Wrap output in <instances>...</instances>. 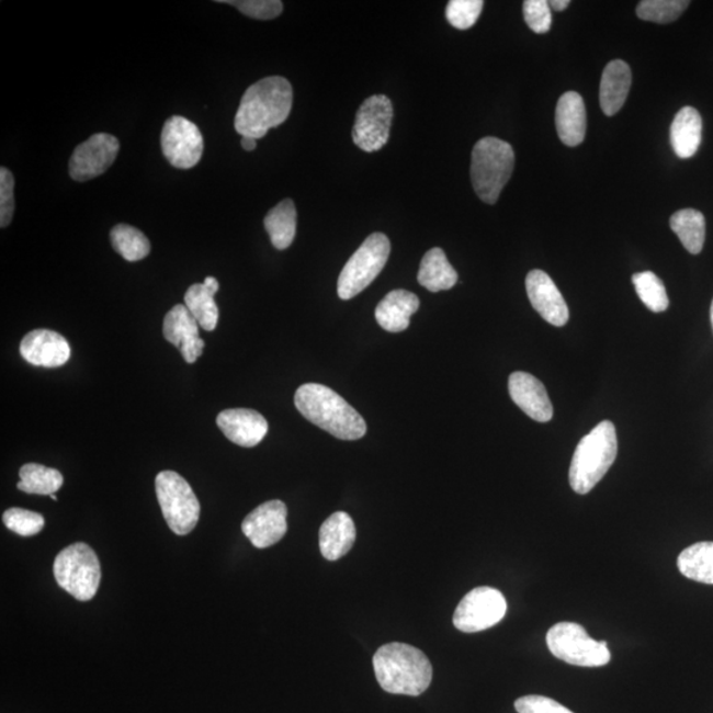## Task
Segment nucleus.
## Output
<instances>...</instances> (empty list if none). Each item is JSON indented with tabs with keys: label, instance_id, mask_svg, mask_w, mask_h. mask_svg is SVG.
<instances>
[{
	"label": "nucleus",
	"instance_id": "393cba45",
	"mask_svg": "<svg viewBox=\"0 0 713 713\" xmlns=\"http://www.w3.org/2000/svg\"><path fill=\"white\" fill-rule=\"evenodd\" d=\"M219 283L216 278L207 276L204 283H196L188 288L184 302L185 307L199 326L207 332L216 329L218 324V307L214 296L218 293Z\"/></svg>",
	"mask_w": 713,
	"mask_h": 713
},
{
	"label": "nucleus",
	"instance_id": "f257e3e1",
	"mask_svg": "<svg viewBox=\"0 0 713 713\" xmlns=\"http://www.w3.org/2000/svg\"><path fill=\"white\" fill-rule=\"evenodd\" d=\"M293 87L284 77H265L246 90L236 114L238 134L261 139L287 121L293 109Z\"/></svg>",
	"mask_w": 713,
	"mask_h": 713
},
{
	"label": "nucleus",
	"instance_id": "f3484780",
	"mask_svg": "<svg viewBox=\"0 0 713 713\" xmlns=\"http://www.w3.org/2000/svg\"><path fill=\"white\" fill-rule=\"evenodd\" d=\"M163 335L168 342L180 349L188 364H194L203 354L205 342L199 335V322L185 304L174 306L165 317Z\"/></svg>",
	"mask_w": 713,
	"mask_h": 713
},
{
	"label": "nucleus",
	"instance_id": "4468645a",
	"mask_svg": "<svg viewBox=\"0 0 713 713\" xmlns=\"http://www.w3.org/2000/svg\"><path fill=\"white\" fill-rule=\"evenodd\" d=\"M242 531L257 548L274 546L287 533V507L279 499L262 503L245 518Z\"/></svg>",
	"mask_w": 713,
	"mask_h": 713
},
{
	"label": "nucleus",
	"instance_id": "bb28decb",
	"mask_svg": "<svg viewBox=\"0 0 713 713\" xmlns=\"http://www.w3.org/2000/svg\"><path fill=\"white\" fill-rule=\"evenodd\" d=\"M297 213L293 200H283L268 213L264 228L278 250L288 249L296 236Z\"/></svg>",
	"mask_w": 713,
	"mask_h": 713
},
{
	"label": "nucleus",
	"instance_id": "58836bf2",
	"mask_svg": "<svg viewBox=\"0 0 713 713\" xmlns=\"http://www.w3.org/2000/svg\"><path fill=\"white\" fill-rule=\"evenodd\" d=\"M514 705L518 713H574L554 699L541 695L522 697Z\"/></svg>",
	"mask_w": 713,
	"mask_h": 713
},
{
	"label": "nucleus",
	"instance_id": "ea45409f",
	"mask_svg": "<svg viewBox=\"0 0 713 713\" xmlns=\"http://www.w3.org/2000/svg\"><path fill=\"white\" fill-rule=\"evenodd\" d=\"M550 9H553L554 11L561 12L564 11L568 8L570 4L569 0H551L548 2Z\"/></svg>",
	"mask_w": 713,
	"mask_h": 713
},
{
	"label": "nucleus",
	"instance_id": "2eb2a0df",
	"mask_svg": "<svg viewBox=\"0 0 713 713\" xmlns=\"http://www.w3.org/2000/svg\"><path fill=\"white\" fill-rule=\"evenodd\" d=\"M527 290L531 306L544 320L554 327L566 326L569 319L567 303L546 272L530 271L527 278Z\"/></svg>",
	"mask_w": 713,
	"mask_h": 713
},
{
	"label": "nucleus",
	"instance_id": "6e6552de",
	"mask_svg": "<svg viewBox=\"0 0 713 713\" xmlns=\"http://www.w3.org/2000/svg\"><path fill=\"white\" fill-rule=\"evenodd\" d=\"M551 654L568 665L601 667L611 660L607 642L589 637L585 627L575 622H559L546 635Z\"/></svg>",
	"mask_w": 713,
	"mask_h": 713
},
{
	"label": "nucleus",
	"instance_id": "1a4fd4ad",
	"mask_svg": "<svg viewBox=\"0 0 713 713\" xmlns=\"http://www.w3.org/2000/svg\"><path fill=\"white\" fill-rule=\"evenodd\" d=\"M161 513L178 535L190 534L200 518V502L191 485L177 472H160L155 479Z\"/></svg>",
	"mask_w": 713,
	"mask_h": 713
},
{
	"label": "nucleus",
	"instance_id": "423d86ee",
	"mask_svg": "<svg viewBox=\"0 0 713 713\" xmlns=\"http://www.w3.org/2000/svg\"><path fill=\"white\" fill-rule=\"evenodd\" d=\"M57 585L76 600H92L101 582L99 556L87 543H75L56 556L54 566Z\"/></svg>",
	"mask_w": 713,
	"mask_h": 713
},
{
	"label": "nucleus",
	"instance_id": "aec40b11",
	"mask_svg": "<svg viewBox=\"0 0 713 713\" xmlns=\"http://www.w3.org/2000/svg\"><path fill=\"white\" fill-rule=\"evenodd\" d=\"M555 122L557 135L564 145L576 147L585 142L587 112L579 93L567 92L561 97L557 101Z\"/></svg>",
	"mask_w": 713,
	"mask_h": 713
},
{
	"label": "nucleus",
	"instance_id": "f704fd0d",
	"mask_svg": "<svg viewBox=\"0 0 713 713\" xmlns=\"http://www.w3.org/2000/svg\"><path fill=\"white\" fill-rule=\"evenodd\" d=\"M3 523L5 528L14 531L18 535L34 536L41 533L45 520L42 514L35 513V511L12 508L3 514Z\"/></svg>",
	"mask_w": 713,
	"mask_h": 713
},
{
	"label": "nucleus",
	"instance_id": "72a5a7b5",
	"mask_svg": "<svg viewBox=\"0 0 713 713\" xmlns=\"http://www.w3.org/2000/svg\"><path fill=\"white\" fill-rule=\"evenodd\" d=\"M483 9V0H451L445 10L446 21L457 30H469L478 21Z\"/></svg>",
	"mask_w": 713,
	"mask_h": 713
},
{
	"label": "nucleus",
	"instance_id": "5701e85b",
	"mask_svg": "<svg viewBox=\"0 0 713 713\" xmlns=\"http://www.w3.org/2000/svg\"><path fill=\"white\" fill-rule=\"evenodd\" d=\"M632 87V70L625 61L613 60L602 71L600 106L606 115L618 114L625 105Z\"/></svg>",
	"mask_w": 713,
	"mask_h": 713
},
{
	"label": "nucleus",
	"instance_id": "7c9ffc66",
	"mask_svg": "<svg viewBox=\"0 0 713 713\" xmlns=\"http://www.w3.org/2000/svg\"><path fill=\"white\" fill-rule=\"evenodd\" d=\"M110 241L113 248L127 262H138L151 251L150 241L134 226L120 224L110 231Z\"/></svg>",
	"mask_w": 713,
	"mask_h": 713
},
{
	"label": "nucleus",
	"instance_id": "c85d7f7f",
	"mask_svg": "<svg viewBox=\"0 0 713 713\" xmlns=\"http://www.w3.org/2000/svg\"><path fill=\"white\" fill-rule=\"evenodd\" d=\"M670 226L679 237L684 249L691 254H699L705 241V218L697 210H682L672 214Z\"/></svg>",
	"mask_w": 713,
	"mask_h": 713
},
{
	"label": "nucleus",
	"instance_id": "ddd939ff",
	"mask_svg": "<svg viewBox=\"0 0 713 713\" xmlns=\"http://www.w3.org/2000/svg\"><path fill=\"white\" fill-rule=\"evenodd\" d=\"M120 152V140L115 136L100 133L90 136L71 154L69 174L76 181H88L101 177L113 166Z\"/></svg>",
	"mask_w": 713,
	"mask_h": 713
},
{
	"label": "nucleus",
	"instance_id": "0eeeda50",
	"mask_svg": "<svg viewBox=\"0 0 713 713\" xmlns=\"http://www.w3.org/2000/svg\"><path fill=\"white\" fill-rule=\"evenodd\" d=\"M391 250V241L382 233L369 236L348 263L343 265L339 283H337V294L340 299H352L361 294L367 285H371L384 270Z\"/></svg>",
	"mask_w": 713,
	"mask_h": 713
},
{
	"label": "nucleus",
	"instance_id": "79ce46f5",
	"mask_svg": "<svg viewBox=\"0 0 713 713\" xmlns=\"http://www.w3.org/2000/svg\"><path fill=\"white\" fill-rule=\"evenodd\" d=\"M711 324H712V329H713V301H712V306H711Z\"/></svg>",
	"mask_w": 713,
	"mask_h": 713
},
{
	"label": "nucleus",
	"instance_id": "dca6fc26",
	"mask_svg": "<svg viewBox=\"0 0 713 713\" xmlns=\"http://www.w3.org/2000/svg\"><path fill=\"white\" fill-rule=\"evenodd\" d=\"M21 354L31 365L60 367L70 359V346L65 337L54 330L36 329L24 336Z\"/></svg>",
	"mask_w": 713,
	"mask_h": 713
},
{
	"label": "nucleus",
	"instance_id": "c9c22d12",
	"mask_svg": "<svg viewBox=\"0 0 713 713\" xmlns=\"http://www.w3.org/2000/svg\"><path fill=\"white\" fill-rule=\"evenodd\" d=\"M235 5L244 15L258 19V21H271L282 14L283 3L279 0H239V2H219Z\"/></svg>",
	"mask_w": 713,
	"mask_h": 713
},
{
	"label": "nucleus",
	"instance_id": "2f4dec72",
	"mask_svg": "<svg viewBox=\"0 0 713 713\" xmlns=\"http://www.w3.org/2000/svg\"><path fill=\"white\" fill-rule=\"evenodd\" d=\"M632 281L641 302L652 313H665L669 308V297H667L665 284L654 272H638L633 275Z\"/></svg>",
	"mask_w": 713,
	"mask_h": 713
},
{
	"label": "nucleus",
	"instance_id": "37998d69",
	"mask_svg": "<svg viewBox=\"0 0 713 713\" xmlns=\"http://www.w3.org/2000/svg\"><path fill=\"white\" fill-rule=\"evenodd\" d=\"M49 497H50L52 499H54V501H57V496H56V495H52V496H49Z\"/></svg>",
	"mask_w": 713,
	"mask_h": 713
},
{
	"label": "nucleus",
	"instance_id": "4be33fe9",
	"mask_svg": "<svg viewBox=\"0 0 713 713\" xmlns=\"http://www.w3.org/2000/svg\"><path fill=\"white\" fill-rule=\"evenodd\" d=\"M355 524L347 513L337 511L321 524L319 543L321 555L327 561L335 562L346 556L355 542Z\"/></svg>",
	"mask_w": 713,
	"mask_h": 713
},
{
	"label": "nucleus",
	"instance_id": "f03ea898",
	"mask_svg": "<svg viewBox=\"0 0 713 713\" xmlns=\"http://www.w3.org/2000/svg\"><path fill=\"white\" fill-rule=\"evenodd\" d=\"M375 677L382 689L395 695L419 697L432 682V665L417 647L400 642L374 654Z\"/></svg>",
	"mask_w": 713,
	"mask_h": 713
},
{
	"label": "nucleus",
	"instance_id": "e433bc0d",
	"mask_svg": "<svg viewBox=\"0 0 713 713\" xmlns=\"http://www.w3.org/2000/svg\"><path fill=\"white\" fill-rule=\"evenodd\" d=\"M15 179L9 168H0V226L8 228L14 217L15 197H14Z\"/></svg>",
	"mask_w": 713,
	"mask_h": 713
},
{
	"label": "nucleus",
	"instance_id": "9d476101",
	"mask_svg": "<svg viewBox=\"0 0 713 713\" xmlns=\"http://www.w3.org/2000/svg\"><path fill=\"white\" fill-rule=\"evenodd\" d=\"M507 611V600L498 589L478 587L460 601L453 614V625L464 633L483 632L497 625Z\"/></svg>",
	"mask_w": 713,
	"mask_h": 713
},
{
	"label": "nucleus",
	"instance_id": "f8f14e48",
	"mask_svg": "<svg viewBox=\"0 0 713 713\" xmlns=\"http://www.w3.org/2000/svg\"><path fill=\"white\" fill-rule=\"evenodd\" d=\"M161 150L170 165L190 170L199 165L204 152V138L200 128L184 116L174 115L165 123L161 132Z\"/></svg>",
	"mask_w": 713,
	"mask_h": 713
},
{
	"label": "nucleus",
	"instance_id": "20e7f679",
	"mask_svg": "<svg viewBox=\"0 0 713 713\" xmlns=\"http://www.w3.org/2000/svg\"><path fill=\"white\" fill-rule=\"evenodd\" d=\"M618 433L612 421L604 420L580 440L569 466V485L578 495H587L611 469L618 457Z\"/></svg>",
	"mask_w": 713,
	"mask_h": 713
},
{
	"label": "nucleus",
	"instance_id": "a211bd4d",
	"mask_svg": "<svg viewBox=\"0 0 713 713\" xmlns=\"http://www.w3.org/2000/svg\"><path fill=\"white\" fill-rule=\"evenodd\" d=\"M217 426L231 443L251 449L262 442L269 432L268 420L250 408H230L219 412Z\"/></svg>",
	"mask_w": 713,
	"mask_h": 713
},
{
	"label": "nucleus",
	"instance_id": "c756f323",
	"mask_svg": "<svg viewBox=\"0 0 713 713\" xmlns=\"http://www.w3.org/2000/svg\"><path fill=\"white\" fill-rule=\"evenodd\" d=\"M19 476L21 482L18 484V489L27 495L52 496L61 488L64 483L60 472L34 463L23 465Z\"/></svg>",
	"mask_w": 713,
	"mask_h": 713
},
{
	"label": "nucleus",
	"instance_id": "412c9836",
	"mask_svg": "<svg viewBox=\"0 0 713 713\" xmlns=\"http://www.w3.org/2000/svg\"><path fill=\"white\" fill-rule=\"evenodd\" d=\"M420 307L419 297L406 290L388 293L375 308V319L391 333L404 332L410 327V319Z\"/></svg>",
	"mask_w": 713,
	"mask_h": 713
},
{
	"label": "nucleus",
	"instance_id": "cd10ccee",
	"mask_svg": "<svg viewBox=\"0 0 713 713\" xmlns=\"http://www.w3.org/2000/svg\"><path fill=\"white\" fill-rule=\"evenodd\" d=\"M678 568L686 578L713 585V542H699L683 550Z\"/></svg>",
	"mask_w": 713,
	"mask_h": 713
},
{
	"label": "nucleus",
	"instance_id": "7ed1b4c3",
	"mask_svg": "<svg viewBox=\"0 0 713 713\" xmlns=\"http://www.w3.org/2000/svg\"><path fill=\"white\" fill-rule=\"evenodd\" d=\"M295 406L310 423L341 440L365 437L366 421L339 394L324 385L307 384L297 388Z\"/></svg>",
	"mask_w": 713,
	"mask_h": 713
},
{
	"label": "nucleus",
	"instance_id": "9b49d317",
	"mask_svg": "<svg viewBox=\"0 0 713 713\" xmlns=\"http://www.w3.org/2000/svg\"><path fill=\"white\" fill-rule=\"evenodd\" d=\"M393 103L386 95H373L362 103L355 115L353 140L362 151H380L391 138Z\"/></svg>",
	"mask_w": 713,
	"mask_h": 713
},
{
	"label": "nucleus",
	"instance_id": "b1692460",
	"mask_svg": "<svg viewBox=\"0 0 713 713\" xmlns=\"http://www.w3.org/2000/svg\"><path fill=\"white\" fill-rule=\"evenodd\" d=\"M703 121L697 109H680L670 128L674 152L680 159L692 158L702 143Z\"/></svg>",
	"mask_w": 713,
	"mask_h": 713
},
{
	"label": "nucleus",
	"instance_id": "a878e982",
	"mask_svg": "<svg viewBox=\"0 0 713 713\" xmlns=\"http://www.w3.org/2000/svg\"><path fill=\"white\" fill-rule=\"evenodd\" d=\"M459 281L455 269L452 268L445 252L440 249H431L421 259L418 272V282L431 293L451 290Z\"/></svg>",
	"mask_w": 713,
	"mask_h": 713
},
{
	"label": "nucleus",
	"instance_id": "473e14b6",
	"mask_svg": "<svg viewBox=\"0 0 713 713\" xmlns=\"http://www.w3.org/2000/svg\"><path fill=\"white\" fill-rule=\"evenodd\" d=\"M689 5L686 0H644L637 5V15L645 22L667 24L678 21Z\"/></svg>",
	"mask_w": 713,
	"mask_h": 713
},
{
	"label": "nucleus",
	"instance_id": "a19ab883",
	"mask_svg": "<svg viewBox=\"0 0 713 713\" xmlns=\"http://www.w3.org/2000/svg\"><path fill=\"white\" fill-rule=\"evenodd\" d=\"M241 145L245 151H254L257 148V139L242 136Z\"/></svg>",
	"mask_w": 713,
	"mask_h": 713
},
{
	"label": "nucleus",
	"instance_id": "6ab92c4d",
	"mask_svg": "<svg viewBox=\"0 0 713 713\" xmlns=\"http://www.w3.org/2000/svg\"><path fill=\"white\" fill-rule=\"evenodd\" d=\"M509 393L514 404L531 419L546 423L553 419L554 408L551 405L546 387L529 373L516 372L509 378Z\"/></svg>",
	"mask_w": 713,
	"mask_h": 713
},
{
	"label": "nucleus",
	"instance_id": "39448f33",
	"mask_svg": "<svg viewBox=\"0 0 713 713\" xmlns=\"http://www.w3.org/2000/svg\"><path fill=\"white\" fill-rule=\"evenodd\" d=\"M516 155L508 142L486 136L472 151L471 179L473 190L484 203L496 204L513 174Z\"/></svg>",
	"mask_w": 713,
	"mask_h": 713
},
{
	"label": "nucleus",
	"instance_id": "4c0bfd02",
	"mask_svg": "<svg viewBox=\"0 0 713 713\" xmlns=\"http://www.w3.org/2000/svg\"><path fill=\"white\" fill-rule=\"evenodd\" d=\"M524 22L535 34H546L551 29V9L546 0H527L523 3Z\"/></svg>",
	"mask_w": 713,
	"mask_h": 713
}]
</instances>
